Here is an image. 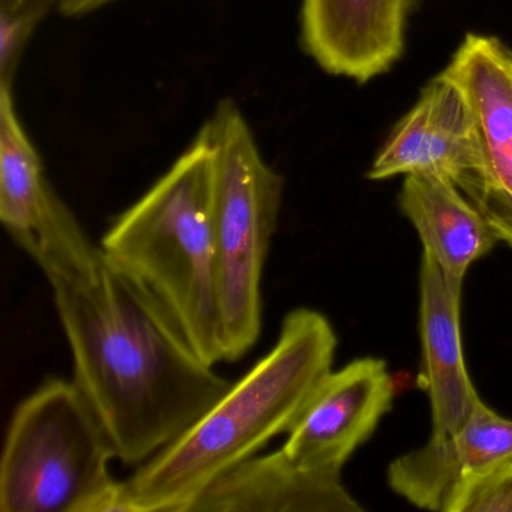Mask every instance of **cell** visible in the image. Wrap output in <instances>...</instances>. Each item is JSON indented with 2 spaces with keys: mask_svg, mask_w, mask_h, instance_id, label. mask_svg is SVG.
<instances>
[{
  "mask_svg": "<svg viewBox=\"0 0 512 512\" xmlns=\"http://www.w3.org/2000/svg\"><path fill=\"white\" fill-rule=\"evenodd\" d=\"M49 281L74 382L125 466H140L191 427L233 382L197 356L178 323L95 245L55 194L17 242Z\"/></svg>",
  "mask_w": 512,
  "mask_h": 512,
  "instance_id": "6da1fadb",
  "label": "cell"
},
{
  "mask_svg": "<svg viewBox=\"0 0 512 512\" xmlns=\"http://www.w3.org/2000/svg\"><path fill=\"white\" fill-rule=\"evenodd\" d=\"M337 335L319 311L284 317L275 346L188 430L124 481L131 512H188L221 473L289 433L332 371Z\"/></svg>",
  "mask_w": 512,
  "mask_h": 512,
  "instance_id": "7a4b0ae2",
  "label": "cell"
},
{
  "mask_svg": "<svg viewBox=\"0 0 512 512\" xmlns=\"http://www.w3.org/2000/svg\"><path fill=\"white\" fill-rule=\"evenodd\" d=\"M214 149L205 124L169 170L112 221L104 253L146 287L202 361H224L218 313Z\"/></svg>",
  "mask_w": 512,
  "mask_h": 512,
  "instance_id": "3957f363",
  "label": "cell"
},
{
  "mask_svg": "<svg viewBox=\"0 0 512 512\" xmlns=\"http://www.w3.org/2000/svg\"><path fill=\"white\" fill-rule=\"evenodd\" d=\"M109 434L74 380L50 377L14 410L0 461L2 512H131Z\"/></svg>",
  "mask_w": 512,
  "mask_h": 512,
  "instance_id": "277c9868",
  "label": "cell"
},
{
  "mask_svg": "<svg viewBox=\"0 0 512 512\" xmlns=\"http://www.w3.org/2000/svg\"><path fill=\"white\" fill-rule=\"evenodd\" d=\"M214 149L218 313L224 361L244 358L262 331L263 268L283 202L284 179L260 154L232 98L205 122Z\"/></svg>",
  "mask_w": 512,
  "mask_h": 512,
  "instance_id": "5b68a950",
  "label": "cell"
},
{
  "mask_svg": "<svg viewBox=\"0 0 512 512\" xmlns=\"http://www.w3.org/2000/svg\"><path fill=\"white\" fill-rule=\"evenodd\" d=\"M442 74L469 98L484 149L481 175L460 191L512 248V49L493 35L467 34Z\"/></svg>",
  "mask_w": 512,
  "mask_h": 512,
  "instance_id": "8992f818",
  "label": "cell"
},
{
  "mask_svg": "<svg viewBox=\"0 0 512 512\" xmlns=\"http://www.w3.org/2000/svg\"><path fill=\"white\" fill-rule=\"evenodd\" d=\"M484 169L475 110L463 89L442 73L425 85L415 106L397 122L367 178L436 175L463 190Z\"/></svg>",
  "mask_w": 512,
  "mask_h": 512,
  "instance_id": "52a82bcc",
  "label": "cell"
},
{
  "mask_svg": "<svg viewBox=\"0 0 512 512\" xmlns=\"http://www.w3.org/2000/svg\"><path fill=\"white\" fill-rule=\"evenodd\" d=\"M392 401L394 380L386 362L355 359L320 382L281 449L308 469L341 472L373 436Z\"/></svg>",
  "mask_w": 512,
  "mask_h": 512,
  "instance_id": "ba28073f",
  "label": "cell"
},
{
  "mask_svg": "<svg viewBox=\"0 0 512 512\" xmlns=\"http://www.w3.org/2000/svg\"><path fill=\"white\" fill-rule=\"evenodd\" d=\"M412 0H302L304 52L331 76L364 85L403 56Z\"/></svg>",
  "mask_w": 512,
  "mask_h": 512,
  "instance_id": "9c48e42d",
  "label": "cell"
},
{
  "mask_svg": "<svg viewBox=\"0 0 512 512\" xmlns=\"http://www.w3.org/2000/svg\"><path fill=\"white\" fill-rule=\"evenodd\" d=\"M511 457V419L478 398L455 433L431 436L421 448L395 458L386 476L391 490L410 505L448 512L464 485Z\"/></svg>",
  "mask_w": 512,
  "mask_h": 512,
  "instance_id": "30bf717a",
  "label": "cell"
},
{
  "mask_svg": "<svg viewBox=\"0 0 512 512\" xmlns=\"http://www.w3.org/2000/svg\"><path fill=\"white\" fill-rule=\"evenodd\" d=\"M463 286L451 283L430 254L419 271V335L422 370L419 385L431 406L433 437L455 433L479 395L467 373L461 341Z\"/></svg>",
  "mask_w": 512,
  "mask_h": 512,
  "instance_id": "8fae6325",
  "label": "cell"
},
{
  "mask_svg": "<svg viewBox=\"0 0 512 512\" xmlns=\"http://www.w3.org/2000/svg\"><path fill=\"white\" fill-rule=\"evenodd\" d=\"M341 472L308 469L283 449L256 454L221 473L188 512H362Z\"/></svg>",
  "mask_w": 512,
  "mask_h": 512,
  "instance_id": "7c38bea8",
  "label": "cell"
},
{
  "mask_svg": "<svg viewBox=\"0 0 512 512\" xmlns=\"http://www.w3.org/2000/svg\"><path fill=\"white\" fill-rule=\"evenodd\" d=\"M398 203L418 232L424 253L458 286H463L472 263L499 242L481 212L442 176H404Z\"/></svg>",
  "mask_w": 512,
  "mask_h": 512,
  "instance_id": "4fadbf2b",
  "label": "cell"
},
{
  "mask_svg": "<svg viewBox=\"0 0 512 512\" xmlns=\"http://www.w3.org/2000/svg\"><path fill=\"white\" fill-rule=\"evenodd\" d=\"M55 194L20 121L13 88L0 86V221L14 241L40 227Z\"/></svg>",
  "mask_w": 512,
  "mask_h": 512,
  "instance_id": "5bb4252c",
  "label": "cell"
},
{
  "mask_svg": "<svg viewBox=\"0 0 512 512\" xmlns=\"http://www.w3.org/2000/svg\"><path fill=\"white\" fill-rule=\"evenodd\" d=\"M58 0H0V86L13 88L32 35Z\"/></svg>",
  "mask_w": 512,
  "mask_h": 512,
  "instance_id": "9a60e30c",
  "label": "cell"
},
{
  "mask_svg": "<svg viewBox=\"0 0 512 512\" xmlns=\"http://www.w3.org/2000/svg\"><path fill=\"white\" fill-rule=\"evenodd\" d=\"M448 512H512V457L464 485Z\"/></svg>",
  "mask_w": 512,
  "mask_h": 512,
  "instance_id": "2e32d148",
  "label": "cell"
},
{
  "mask_svg": "<svg viewBox=\"0 0 512 512\" xmlns=\"http://www.w3.org/2000/svg\"><path fill=\"white\" fill-rule=\"evenodd\" d=\"M112 2L113 0H58L56 8L62 16L77 19V17L89 16Z\"/></svg>",
  "mask_w": 512,
  "mask_h": 512,
  "instance_id": "e0dca14e",
  "label": "cell"
}]
</instances>
